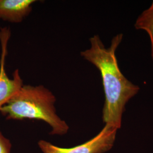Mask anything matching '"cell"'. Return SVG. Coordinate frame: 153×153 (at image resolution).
Listing matches in <instances>:
<instances>
[{
  "mask_svg": "<svg viewBox=\"0 0 153 153\" xmlns=\"http://www.w3.org/2000/svg\"><path fill=\"white\" fill-rule=\"evenodd\" d=\"M35 0H0V19L4 21L22 22L33 10Z\"/></svg>",
  "mask_w": 153,
  "mask_h": 153,
  "instance_id": "5",
  "label": "cell"
},
{
  "mask_svg": "<svg viewBox=\"0 0 153 153\" xmlns=\"http://www.w3.org/2000/svg\"><path fill=\"white\" fill-rule=\"evenodd\" d=\"M117 131L105 125L95 136L73 148H60L45 140H40L38 146L43 153H104L114 146Z\"/></svg>",
  "mask_w": 153,
  "mask_h": 153,
  "instance_id": "3",
  "label": "cell"
},
{
  "mask_svg": "<svg viewBox=\"0 0 153 153\" xmlns=\"http://www.w3.org/2000/svg\"><path fill=\"white\" fill-rule=\"evenodd\" d=\"M11 142L0 131V153H11Z\"/></svg>",
  "mask_w": 153,
  "mask_h": 153,
  "instance_id": "7",
  "label": "cell"
},
{
  "mask_svg": "<svg viewBox=\"0 0 153 153\" xmlns=\"http://www.w3.org/2000/svg\"><path fill=\"white\" fill-rule=\"evenodd\" d=\"M56 97L43 85H26L1 109L7 120L34 119L43 121L51 128L52 135L66 134L69 127L57 114Z\"/></svg>",
  "mask_w": 153,
  "mask_h": 153,
  "instance_id": "2",
  "label": "cell"
},
{
  "mask_svg": "<svg viewBox=\"0 0 153 153\" xmlns=\"http://www.w3.org/2000/svg\"><path fill=\"white\" fill-rule=\"evenodd\" d=\"M123 39V33L115 35L107 48L98 35H95L89 39L90 47L80 53L83 59L100 73L105 96L103 121L105 125L118 130L121 126L126 105L140 90L124 76L119 68L116 52Z\"/></svg>",
  "mask_w": 153,
  "mask_h": 153,
  "instance_id": "1",
  "label": "cell"
},
{
  "mask_svg": "<svg viewBox=\"0 0 153 153\" xmlns=\"http://www.w3.org/2000/svg\"><path fill=\"white\" fill-rule=\"evenodd\" d=\"M11 33L9 28L0 30L1 55L0 59V109L6 104L23 86V82L18 69L15 70L13 78H10L5 68V59L7 53V44Z\"/></svg>",
  "mask_w": 153,
  "mask_h": 153,
  "instance_id": "4",
  "label": "cell"
},
{
  "mask_svg": "<svg viewBox=\"0 0 153 153\" xmlns=\"http://www.w3.org/2000/svg\"><path fill=\"white\" fill-rule=\"evenodd\" d=\"M134 26L137 30L146 31L149 36L151 43V56L153 62V1L150 7L137 18Z\"/></svg>",
  "mask_w": 153,
  "mask_h": 153,
  "instance_id": "6",
  "label": "cell"
}]
</instances>
